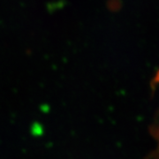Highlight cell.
Wrapping results in <instances>:
<instances>
[{"label":"cell","instance_id":"1","mask_svg":"<svg viewBox=\"0 0 159 159\" xmlns=\"http://www.w3.org/2000/svg\"><path fill=\"white\" fill-rule=\"evenodd\" d=\"M150 134L154 137V139L157 142V147L150 155L151 159H159V111L157 114V117L152 125H150Z\"/></svg>","mask_w":159,"mask_h":159}]
</instances>
